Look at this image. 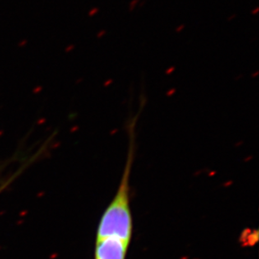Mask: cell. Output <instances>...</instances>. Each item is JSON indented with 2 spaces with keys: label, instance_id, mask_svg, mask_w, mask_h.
I'll list each match as a JSON object with an SVG mask.
<instances>
[{
  "label": "cell",
  "instance_id": "cell-1",
  "mask_svg": "<svg viewBox=\"0 0 259 259\" xmlns=\"http://www.w3.org/2000/svg\"><path fill=\"white\" fill-rule=\"evenodd\" d=\"M131 159H128L117 195L101 218L97 240L115 237L130 243L132 237V217L130 207V174Z\"/></svg>",
  "mask_w": 259,
  "mask_h": 259
},
{
  "label": "cell",
  "instance_id": "cell-2",
  "mask_svg": "<svg viewBox=\"0 0 259 259\" xmlns=\"http://www.w3.org/2000/svg\"><path fill=\"white\" fill-rule=\"evenodd\" d=\"M130 243L117 237L97 240L95 259H125Z\"/></svg>",
  "mask_w": 259,
  "mask_h": 259
}]
</instances>
